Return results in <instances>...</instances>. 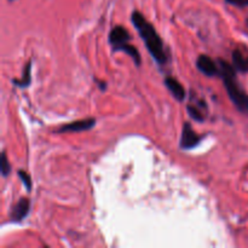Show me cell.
<instances>
[{"label":"cell","mask_w":248,"mask_h":248,"mask_svg":"<svg viewBox=\"0 0 248 248\" xmlns=\"http://www.w3.org/2000/svg\"><path fill=\"white\" fill-rule=\"evenodd\" d=\"M96 119L94 118H86L81 120L73 121V123L64 124L61 127H58L57 133H73V132H84L89 131L96 126Z\"/></svg>","instance_id":"obj_5"},{"label":"cell","mask_w":248,"mask_h":248,"mask_svg":"<svg viewBox=\"0 0 248 248\" xmlns=\"http://www.w3.org/2000/svg\"><path fill=\"white\" fill-rule=\"evenodd\" d=\"M186 111L194 121L203 123L206 120V116H207V104L203 99H198L195 103H193V101H191L190 103L186 104Z\"/></svg>","instance_id":"obj_8"},{"label":"cell","mask_w":248,"mask_h":248,"mask_svg":"<svg viewBox=\"0 0 248 248\" xmlns=\"http://www.w3.org/2000/svg\"><path fill=\"white\" fill-rule=\"evenodd\" d=\"M94 81H96L97 86L101 89V91H106V89H107V82L106 81H101V80L96 79V78H94Z\"/></svg>","instance_id":"obj_15"},{"label":"cell","mask_w":248,"mask_h":248,"mask_svg":"<svg viewBox=\"0 0 248 248\" xmlns=\"http://www.w3.org/2000/svg\"><path fill=\"white\" fill-rule=\"evenodd\" d=\"M247 24H248V19H247Z\"/></svg>","instance_id":"obj_17"},{"label":"cell","mask_w":248,"mask_h":248,"mask_svg":"<svg viewBox=\"0 0 248 248\" xmlns=\"http://www.w3.org/2000/svg\"><path fill=\"white\" fill-rule=\"evenodd\" d=\"M165 86L167 87L170 92H171L172 96L174 97V99H177L178 102H183L186 97V89L183 87V85L173 77H166L164 80Z\"/></svg>","instance_id":"obj_9"},{"label":"cell","mask_w":248,"mask_h":248,"mask_svg":"<svg viewBox=\"0 0 248 248\" xmlns=\"http://www.w3.org/2000/svg\"><path fill=\"white\" fill-rule=\"evenodd\" d=\"M31 211V200L27 198H22L21 200L17 201L11 208L9 217L12 223H19L29 215Z\"/></svg>","instance_id":"obj_7"},{"label":"cell","mask_w":248,"mask_h":248,"mask_svg":"<svg viewBox=\"0 0 248 248\" xmlns=\"http://www.w3.org/2000/svg\"><path fill=\"white\" fill-rule=\"evenodd\" d=\"M18 177H19V179H21L22 181V183H23V186H26V189H27V191H31V176H29L28 173H27V172H24V171H18Z\"/></svg>","instance_id":"obj_13"},{"label":"cell","mask_w":248,"mask_h":248,"mask_svg":"<svg viewBox=\"0 0 248 248\" xmlns=\"http://www.w3.org/2000/svg\"><path fill=\"white\" fill-rule=\"evenodd\" d=\"M109 45L111 46L114 52H125L133 60L135 64L140 67L142 63L140 50L136 46L131 45V35L127 29L123 26H116L109 33Z\"/></svg>","instance_id":"obj_3"},{"label":"cell","mask_w":248,"mask_h":248,"mask_svg":"<svg viewBox=\"0 0 248 248\" xmlns=\"http://www.w3.org/2000/svg\"><path fill=\"white\" fill-rule=\"evenodd\" d=\"M0 171H1V174L4 178H6L10 173H11V165L7 161L6 153H1V167H0Z\"/></svg>","instance_id":"obj_12"},{"label":"cell","mask_w":248,"mask_h":248,"mask_svg":"<svg viewBox=\"0 0 248 248\" xmlns=\"http://www.w3.org/2000/svg\"><path fill=\"white\" fill-rule=\"evenodd\" d=\"M201 138L202 137L195 132V130H194L190 123H184L183 128H182L179 147L183 150H191L200 144Z\"/></svg>","instance_id":"obj_4"},{"label":"cell","mask_w":248,"mask_h":248,"mask_svg":"<svg viewBox=\"0 0 248 248\" xmlns=\"http://www.w3.org/2000/svg\"><path fill=\"white\" fill-rule=\"evenodd\" d=\"M196 68L200 73H202L206 77H218L220 74L219 64L215 62L210 56L200 55L196 60Z\"/></svg>","instance_id":"obj_6"},{"label":"cell","mask_w":248,"mask_h":248,"mask_svg":"<svg viewBox=\"0 0 248 248\" xmlns=\"http://www.w3.org/2000/svg\"><path fill=\"white\" fill-rule=\"evenodd\" d=\"M15 86L21 87V89H24V87H28L31 82V61H29L26 64L23 69V74L19 79H14L12 80Z\"/></svg>","instance_id":"obj_11"},{"label":"cell","mask_w":248,"mask_h":248,"mask_svg":"<svg viewBox=\"0 0 248 248\" xmlns=\"http://www.w3.org/2000/svg\"><path fill=\"white\" fill-rule=\"evenodd\" d=\"M232 65L241 73H248V57L239 48L232 51Z\"/></svg>","instance_id":"obj_10"},{"label":"cell","mask_w":248,"mask_h":248,"mask_svg":"<svg viewBox=\"0 0 248 248\" xmlns=\"http://www.w3.org/2000/svg\"><path fill=\"white\" fill-rule=\"evenodd\" d=\"M218 64H219L220 69L219 77L222 78L223 82H224L225 90H227L229 98L232 99L234 106L241 113L248 114V94L239 85L236 72H235L236 69L234 68V65L229 64L227 61L222 60V58L218 60Z\"/></svg>","instance_id":"obj_2"},{"label":"cell","mask_w":248,"mask_h":248,"mask_svg":"<svg viewBox=\"0 0 248 248\" xmlns=\"http://www.w3.org/2000/svg\"><path fill=\"white\" fill-rule=\"evenodd\" d=\"M10 1H14V0H10Z\"/></svg>","instance_id":"obj_16"},{"label":"cell","mask_w":248,"mask_h":248,"mask_svg":"<svg viewBox=\"0 0 248 248\" xmlns=\"http://www.w3.org/2000/svg\"><path fill=\"white\" fill-rule=\"evenodd\" d=\"M227 4L232 5V6L237 7H246L248 6V0H225Z\"/></svg>","instance_id":"obj_14"},{"label":"cell","mask_w":248,"mask_h":248,"mask_svg":"<svg viewBox=\"0 0 248 248\" xmlns=\"http://www.w3.org/2000/svg\"><path fill=\"white\" fill-rule=\"evenodd\" d=\"M131 22L140 34V39L144 41L145 47L152 57L159 65H166L170 61V56L165 48V43L159 35L155 27L143 16L142 12L135 11L131 15Z\"/></svg>","instance_id":"obj_1"}]
</instances>
